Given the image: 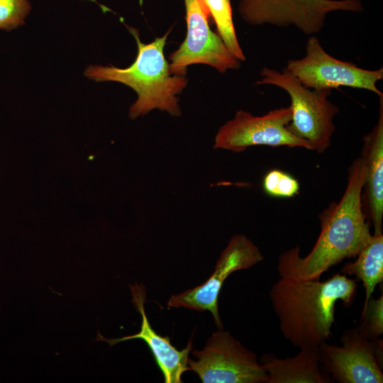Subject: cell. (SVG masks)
<instances>
[{"label": "cell", "mask_w": 383, "mask_h": 383, "mask_svg": "<svg viewBox=\"0 0 383 383\" xmlns=\"http://www.w3.org/2000/svg\"><path fill=\"white\" fill-rule=\"evenodd\" d=\"M365 177V165L360 157L348 169V184L341 199L331 202L318 214L321 233L309 253L301 257L297 245L279 257L277 271L280 277L320 279L331 267L359 254L372 235L362 206Z\"/></svg>", "instance_id": "6da1fadb"}, {"label": "cell", "mask_w": 383, "mask_h": 383, "mask_svg": "<svg viewBox=\"0 0 383 383\" xmlns=\"http://www.w3.org/2000/svg\"><path fill=\"white\" fill-rule=\"evenodd\" d=\"M128 28L138 45L134 62L127 68L89 65L84 75L95 82H116L132 88L138 94V99L129 109L132 119L155 109L179 116L182 111L177 95L187 87L188 79L185 76L170 72L164 48L170 30L152 42L143 43L136 29Z\"/></svg>", "instance_id": "3957f363"}, {"label": "cell", "mask_w": 383, "mask_h": 383, "mask_svg": "<svg viewBox=\"0 0 383 383\" xmlns=\"http://www.w3.org/2000/svg\"><path fill=\"white\" fill-rule=\"evenodd\" d=\"M299 183L290 174L282 170H270L262 180L264 192L276 198L293 197L299 193Z\"/></svg>", "instance_id": "ac0fdd59"}, {"label": "cell", "mask_w": 383, "mask_h": 383, "mask_svg": "<svg viewBox=\"0 0 383 383\" xmlns=\"http://www.w3.org/2000/svg\"><path fill=\"white\" fill-rule=\"evenodd\" d=\"M360 12V0H239L242 18L252 26L269 24L294 26L303 33L313 35L324 27L327 15L333 11Z\"/></svg>", "instance_id": "8992f818"}, {"label": "cell", "mask_w": 383, "mask_h": 383, "mask_svg": "<svg viewBox=\"0 0 383 383\" xmlns=\"http://www.w3.org/2000/svg\"><path fill=\"white\" fill-rule=\"evenodd\" d=\"M213 18L220 36L231 55L238 61L245 60L233 21L231 0H202Z\"/></svg>", "instance_id": "2e32d148"}, {"label": "cell", "mask_w": 383, "mask_h": 383, "mask_svg": "<svg viewBox=\"0 0 383 383\" xmlns=\"http://www.w3.org/2000/svg\"><path fill=\"white\" fill-rule=\"evenodd\" d=\"M30 9L28 0H0V29L9 31L25 24Z\"/></svg>", "instance_id": "d6986e66"}, {"label": "cell", "mask_w": 383, "mask_h": 383, "mask_svg": "<svg viewBox=\"0 0 383 383\" xmlns=\"http://www.w3.org/2000/svg\"><path fill=\"white\" fill-rule=\"evenodd\" d=\"M305 55L289 60L285 67L305 87L316 90H332L340 87L366 89L379 96L383 93L377 83L383 79V67L370 70L351 62L333 57L314 35L307 40Z\"/></svg>", "instance_id": "52a82bcc"}, {"label": "cell", "mask_w": 383, "mask_h": 383, "mask_svg": "<svg viewBox=\"0 0 383 383\" xmlns=\"http://www.w3.org/2000/svg\"><path fill=\"white\" fill-rule=\"evenodd\" d=\"M294 356L280 358L264 353L259 361L267 378L265 383H332L331 377L321 367L318 348H299Z\"/></svg>", "instance_id": "5bb4252c"}, {"label": "cell", "mask_w": 383, "mask_h": 383, "mask_svg": "<svg viewBox=\"0 0 383 383\" xmlns=\"http://www.w3.org/2000/svg\"><path fill=\"white\" fill-rule=\"evenodd\" d=\"M374 299L372 296L362 307L360 324L357 327L370 340L379 338L383 333V291Z\"/></svg>", "instance_id": "e0dca14e"}, {"label": "cell", "mask_w": 383, "mask_h": 383, "mask_svg": "<svg viewBox=\"0 0 383 383\" xmlns=\"http://www.w3.org/2000/svg\"><path fill=\"white\" fill-rule=\"evenodd\" d=\"M262 78L257 85H272L284 90L291 99L292 121L287 126L289 131L298 138L307 140L312 150L323 153L331 145L335 127V116L338 107L327 97L332 90H316L303 85L286 68L278 71L265 67Z\"/></svg>", "instance_id": "277c9868"}, {"label": "cell", "mask_w": 383, "mask_h": 383, "mask_svg": "<svg viewBox=\"0 0 383 383\" xmlns=\"http://www.w3.org/2000/svg\"></svg>", "instance_id": "ffe728a7"}, {"label": "cell", "mask_w": 383, "mask_h": 383, "mask_svg": "<svg viewBox=\"0 0 383 383\" xmlns=\"http://www.w3.org/2000/svg\"><path fill=\"white\" fill-rule=\"evenodd\" d=\"M291 106L256 116L239 110L232 120L220 127L214 139V149L240 152L254 145L299 147L312 150L306 140L292 134L287 128L292 121Z\"/></svg>", "instance_id": "9c48e42d"}, {"label": "cell", "mask_w": 383, "mask_h": 383, "mask_svg": "<svg viewBox=\"0 0 383 383\" xmlns=\"http://www.w3.org/2000/svg\"><path fill=\"white\" fill-rule=\"evenodd\" d=\"M357 286L356 279L340 272L325 281L280 277L270 298L282 335L295 348H318L331 335L336 303L351 306Z\"/></svg>", "instance_id": "7a4b0ae2"}, {"label": "cell", "mask_w": 383, "mask_h": 383, "mask_svg": "<svg viewBox=\"0 0 383 383\" xmlns=\"http://www.w3.org/2000/svg\"><path fill=\"white\" fill-rule=\"evenodd\" d=\"M192 354L196 360L189 357V370L204 383H265L266 372L257 355L223 329Z\"/></svg>", "instance_id": "5b68a950"}, {"label": "cell", "mask_w": 383, "mask_h": 383, "mask_svg": "<svg viewBox=\"0 0 383 383\" xmlns=\"http://www.w3.org/2000/svg\"><path fill=\"white\" fill-rule=\"evenodd\" d=\"M184 1L187 31L184 40L170 57V72L185 76L187 67L194 64L209 65L221 73L238 69L240 61L211 29L209 13L202 0Z\"/></svg>", "instance_id": "30bf717a"}, {"label": "cell", "mask_w": 383, "mask_h": 383, "mask_svg": "<svg viewBox=\"0 0 383 383\" xmlns=\"http://www.w3.org/2000/svg\"><path fill=\"white\" fill-rule=\"evenodd\" d=\"M133 296L132 302L141 314L142 321L140 331L135 334L118 338H106L99 331L96 341L107 342L110 346L131 339L143 340L150 349L156 363L161 370L165 383H182V374L189 370L187 362L193 345L190 340L185 348L178 350L170 343L169 336L157 334L150 326L145 313L144 303L145 289L143 285H129Z\"/></svg>", "instance_id": "7c38bea8"}, {"label": "cell", "mask_w": 383, "mask_h": 383, "mask_svg": "<svg viewBox=\"0 0 383 383\" xmlns=\"http://www.w3.org/2000/svg\"><path fill=\"white\" fill-rule=\"evenodd\" d=\"M341 346L322 343L318 347L322 370L333 382L382 383V340H370L361 330L346 329Z\"/></svg>", "instance_id": "ba28073f"}, {"label": "cell", "mask_w": 383, "mask_h": 383, "mask_svg": "<svg viewBox=\"0 0 383 383\" xmlns=\"http://www.w3.org/2000/svg\"><path fill=\"white\" fill-rule=\"evenodd\" d=\"M361 153L365 165L362 206L372 222L374 234L382 233L383 218V96H379V117L374 127L362 138Z\"/></svg>", "instance_id": "4fadbf2b"}, {"label": "cell", "mask_w": 383, "mask_h": 383, "mask_svg": "<svg viewBox=\"0 0 383 383\" xmlns=\"http://www.w3.org/2000/svg\"><path fill=\"white\" fill-rule=\"evenodd\" d=\"M353 262L346 263L340 273L355 276L365 287V306L377 284L383 282V235L373 234Z\"/></svg>", "instance_id": "9a60e30c"}, {"label": "cell", "mask_w": 383, "mask_h": 383, "mask_svg": "<svg viewBox=\"0 0 383 383\" xmlns=\"http://www.w3.org/2000/svg\"><path fill=\"white\" fill-rule=\"evenodd\" d=\"M263 260L260 249L249 238L243 234L234 235L221 252L209 279L201 285L171 296L167 305L198 311H209L217 328L223 329L218 299L225 280L233 272L250 268Z\"/></svg>", "instance_id": "8fae6325"}]
</instances>
